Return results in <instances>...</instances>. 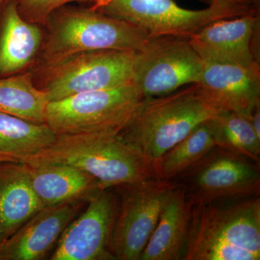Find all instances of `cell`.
<instances>
[{"mask_svg": "<svg viewBox=\"0 0 260 260\" xmlns=\"http://www.w3.org/2000/svg\"><path fill=\"white\" fill-rule=\"evenodd\" d=\"M249 120L256 135L260 138V104H257L251 112Z\"/></svg>", "mask_w": 260, "mask_h": 260, "instance_id": "25", "label": "cell"}, {"mask_svg": "<svg viewBox=\"0 0 260 260\" xmlns=\"http://www.w3.org/2000/svg\"><path fill=\"white\" fill-rule=\"evenodd\" d=\"M98 10L134 24L150 37L189 38L211 22L242 15L216 6L185 9L173 0H112Z\"/></svg>", "mask_w": 260, "mask_h": 260, "instance_id": "10", "label": "cell"}, {"mask_svg": "<svg viewBox=\"0 0 260 260\" xmlns=\"http://www.w3.org/2000/svg\"><path fill=\"white\" fill-rule=\"evenodd\" d=\"M259 11L215 20L189 39L204 62L259 67Z\"/></svg>", "mask_w": 260, "mask_h": 260, "instance_id": "12", "label": "cell"}, {"mask_svg": "<svg viewBox=\"0 0 260 260\" xmlns=\"http://www.w3.org/2000/svg\"><path fill=\"white\" fill-rule=\"evenodd\" d=\"M18 3L7 7L0 37V74L10 75L32 59L42 40L40 30L19 13Z\"/></svg>", "mask_w": 260, "mask_h": 260, "instance_id": "18", "label": "cell"}, {"mask_svg": "<svg viewBox=\"0 0 260 260\" xmlns=\"http://www.w3.org/2000/svg\"><path fill=\"white\" fill-rule=\"evenodd\" d=\"M176 183L158 177L117 186L120 198L110 250L119 260H140Z\"/></svg>", "mask_w": 260, "mask_h": 260, "instance_id": "7", "label": "cell"}, {"mask_svg": "<svg viewBox=\"0 0 260 260\" xmlns=\"http://www.w3.org/2000/svg\"><path fill=\"white\" fill-rule=\"evenodd\" d=\"M95 0H22L18 5L19 13L29 23H45L51 15L61 7L71 3Z\"/></svg>", "mask_w": 260, "mask_h": 260, "instance_id": "23", "label": "cell"}, {"mask_svg": "<svg viewBox=\"0 0 260 260\" xmlns=\"http://www.w3.org/2000/svg\"><path fill=\"white\" fill-rule=\"evenodd\" d=\"M44 208L22 162L0 164V244Z\"/></svg>", "mask_w": 260, "mask_h": 260, "instance_id": "16", "label": "cell"}, {"mask_svg": "<svg viewBox=\"0 0 260 260\" xmlns=\"http://www.w3.org/2000/svg\"><path fill=\"white\" fill-rule=\"evenodd\" d=\"M203 68L188 38L150 37L135 52L133 83L143 99L162 96L198 83Z\"/></svg>", "mask_w": 260, "mask_h": 260, "instance_id": "6", "label": "cell"}, {"mask_svg": "<svg viewBox=\"0 0 260 260\" xmlns=\"http://www.w3.org/2000/svg\"><path fill=\"white\" fill-rule=\"evenodd\" d=\"M191 202L176 183L164 204L156 226L140 260H184L187 247Z\"/></svg>", "mask_w": 260, "mask_h": 260, "instance_id": "15", "label": "cell"}, {"mask_svg": "<svg viewBox=\"0 0 260 260\" xmlns=\"http://www.w3.org/2000/svg\"><path fill=\"white\" fill-rule=\"evenodd\" d=\"M201 96L214 109L249 118L260 104V68L204 62L198 82Z\"/></svg>", "mask_w": 260, "mask_h": 260, "instance_id": "13", "label": "cell"}, {"mask_svg": "<svg viewBox=\"0 0 260 260\" xmlns=\"http://www.w3.org/2000/svg\"><path fill=\"white\" fill-rule=\"evenodd\" d=\"M218 110L201 96L198 84L162 96L143 99L118 135L155 169L162 155Z\"/></svg>", "mask_w": 260, "mask_h": 260, "instance_id": "2", "label": "cell"}, {"mask_svg": "<svg viewBox=\"0 0 260 260\" xmlns=\"http://www.w3.org/2000/svg\"><path fill=\"white\" fill-rule=\"evenodd\" d=\"M85 200L44 207L9 239L0 244V260L44 259Z\"/></svg>", "mask_w": 260, "mask_h": 260, "instance_id": "14", "label": "cell"}, {"mask_svg": "<svg viewBox=\"0 0 260 260\" xmlns=\"http://www.w3.org/2000/svg\"><path fill=\"white\" fill-rule=\"evenodd\" d=\"M172 181L183 186L191 204L259 195V164L215 146Z\"/></svg>", "mask_w": 260, "mask_h": 260, "instance_id": "9", "label": "cell"}, {"mask_svg": "<svg viewBox=\"0 0 260 260\" xmlns=\"http://www.w3.org/2000/svg\"><path fill=\"white\" fill-rule=\"evenodd\" d=\"M110 1H112V0H95L91 9L99 10V8H102L103 6L107 5V3H109Z\"/></svg>", "mask_w": 260, "mask_h": 260, "instance_id": "26", "label": "cell"}, {"mask_svg": "<svg viewBox=\"0 0 260 260\" xmlns=\"http://www.w3.org/2000/svg\"><path fill=\"white\" fill-rule=\"evenodd\" d=\"M56 135L45 123L0 112V164L21 162L52 144Z\"/></svg>", "mask_w": 260, "mask_h": 260, "instance_id": "19", "label": "cell"}, {"mask_svg": "<svg viewBox=\"0 0 260 260\" xmlns=\"http://www.w3.org/2000/svg\"><path fill=\"white\" fill-rule=\"evenodd\" d=\"M216 146L244 155L259 164L260 138L249 118L229 111H218L209 119Z\"/></svg>", "mask_w": 260, "mask_h": 260, "instance_id": "22", "label": "cell"}, {"mask_svg": "<svg viewBox=\"0 0 260 260\" xmlns=\"http://www.w3.org/2000/svg\"><path fill=\"white\" fill-rule=\"evenodd\" d=\"M259 259V195L192 205L184 260Z\"/></svg>", "mask_w": 260, "mask_h": 260, "instance_id": "1", "label": "cell"}, {"mask_svg": "<svg viewBox=\"0 0 260 260\" xmlns=\"http://www.w3.org/2000/svg\"><path fill=\"white\" fill-rule=\"evenodd\" d=\"M109 189L89 198L85 212L61 234L50 259H115L110 242L119 200Z\"/></svg>", "mask_w": 260, "mask_h": 260, "instance_id": "11", "label": "cell"}, {"mask_svg": "<svg viewBox=\"0 0 260 260\" xmlns=\"http://www.w3.org/2000/svg\"><path fill=\"white\" fill-rule=\"evenodd\" d=\"M208 6L232 10L239 15L259 11V0H200Z\"/></svg>", "mask_w": 260, "mask_h": 260, "instance_id": "24", "label": "cell"}, {"mask_svg": "<svg viewBox=\"0 0 260 260\" xmlns=\"http://www.w3.org/2000/svg\"><path fill=\"white\" fill-rule=\"evenodd\" d=\"M143 99L133 82L115 88L75 94L49 102L44 123L56 135H118L131 120Z\"/></svg>", "mask_w": 260, "mask_h": 260, "instance_id": "4", "label": "cell"}, {"mask_svg": "<svg viewBox=\"0 0 260 260\" xmlns=\"http://www.w3.org/2000/svg\"><path fill=\"white\" fill-rule=\"evenodd\" d=\"M135 51H84L47 65L43 91L49 102L133 82Z\"/></svg>", "mask_w": 260, "mask_h": 260, "instance_id": "8", "label": "cell"}, {"mask_svg": "<svg viewBox=\"0 0 260 260\" xmlns=\"http://www.w3.org/2000/svg\"><path fill=\"white\" fill-rule=\"evenodd\" d=\"M215 146L209 120L205 121L162 155L155 167L156 177L172 181Z\"/></svg>", "mask_w": 260, "mask_h": 260, "instance_id": "21", "label": "cell"}, {"mask_svg": "<svg viewBox=\"0 0 260 260\" xmlns=\"http://www.w3.org/2000/svg\"><path fill=\"white\" fill-rule=\"evenodd\" d=\"M32 189L43 206L87 200L103 189L88 173L59 164L27 165Z\"/></svg>", "mask_w": 260, "mask_h": 260, "instance_id": "17", "label": "cell"}, {"mask_svg": "<svg viewBox=\"0 0 260 260\" xmlns=\"http://www.w3.org/2000/svg\"><path fill=\"white\" fill-rule=\"evenodd\" d=\"M21 162L78 168L95 178L103 190L156 177L153 166L118 135L102 133L56 135L52 144Z\"/></svg>", "mask_w": 260, "mask_h": 260, "instance_id": "3", "label": "cell"}, {"mask_svg": "<svg viewBox=\"0 0 260 260\" xmlns=\"http://www.w3.org/2000/svg\"><path fill=\"white\" fill-rule=\"evenodd\" d=\"M48 104L45 93L35 87L30 75L0 78V112L43 124Z\"/></svg>", "mask_w": 260, "mask_h": 260, "instance_id": "20", "label": "cell"}, {"mask_svg": "<svg viewBox=\"0 0 260 260\" xmlns=\"http://www.w3.org/2000/svg\"><path fill=\"white\" fill-rule=\"evenodd\" d=\"M150 37L134 24L98 10H63L53 25L44 59L49 65L84 51H137Z\"/></svg>", "mask_w": 260, "mask_h": 260, "instance_id": "5", "label": "cell"}]
</instances>
